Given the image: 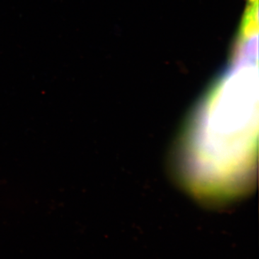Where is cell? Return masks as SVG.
Returning <instances> with one entry per match:
<instances>
[{
  "instance_id": "obj_1",
  "label": "cell",
  "mask_w": 259,
  "mask_h": 259,
  "mask_svg": "<svg viewBox=\"0 0 259 259\" xmlns=\"http://www.w3.org/2000/svg\"><path fill=\"white\" fill-rule=\"evenodd\" d=\"M251 83L218 86L189 125L181 149V175L199 197L230 199L253 184L258 104Z\"/></svg>"
}]
</instances>
